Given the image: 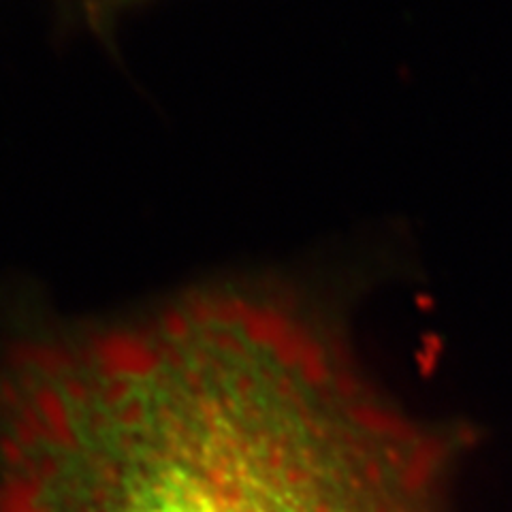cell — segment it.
Wrapping results in <instances>:
<instances>
[{"instance_id": "cell-1", "label": "cell", "mask_w": 512, "mask_h": 512, "mask_svg": "<svg viewBox=\"0 0 512 512\" xmlns=\"http://www.w3.org/2000/svg\"><path fill=\"white\" fill-rule=\"evenodd\" d=\"M472 444L276 286H212L0 361V512H457Z\"/></svg>"}, {"instance_id": "cell-2", "label": "cell", "mask_w": 512, "mask_h": 512, "mask_svg": "<svg viewBox=\"0 0 512 512\" xmlns=\"http://www.w3.org/2000/svg\"><path fill=\"white\" fill-rule=\"evenodd\" d=\"M103 3H124V0H103Z\"/></svg>"}]
</instances>
